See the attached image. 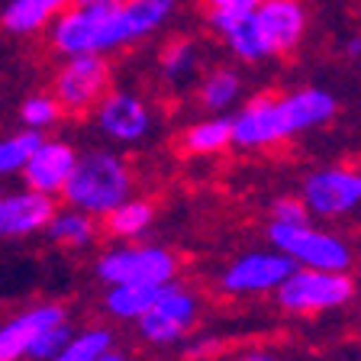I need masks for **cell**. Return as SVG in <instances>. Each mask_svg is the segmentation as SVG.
<instances>
[{
  "mask_svg": "<svg viewBox=\"0 0 361 361\" xmlns=\"http://www.w3.org/2000/svg\"><path fill=\"white\" fill-rule=\"evenodd\" d=\"M61 190L84 210L106 213L123 203L129 190V174L113 155H87L84 161H75Z\"/></svg>",
  "mask_w": 361,
  "mask_h": 361,
  "instance_id": "obj_1",
  "label": "cell"
},
{
  "mask_svg": "<svg viewBox=\"0 0 361 361\" xmlns=\"http://www.w3.org/2000/svg\"><path fill=\"white\" fill-rule=\"evenodd\" d=\"M110 87V65L97 52L68 55L61 71L55 75V104L61 113L84 116L90 106H97Z\"/></svg>",
  "mask_w": 361,
  "mask_h": 361,
  "instance_id": "obj_2",
  "label": "cell"
},
{
  "mask_svg": "<svg viewBox=\"0 0 361 361\" xmlns=\"http://www.w3.org/2000/svg\"><path fill=\"white\" fill-rule=\"evenodd\" d=\"M355 284L342 271H297L281 281V303L297 313H313L336 303H345L352 297Z\"/></svg>",
  "mask_w": 361,
  "mask_h": 361,
  "instance_id": "obj_3",
  "label": "cell"
},
{
  "mask_svg": "<svg viewBox=\"0 0 361 361\" xmlns=\"http://www.w3.org/2000/svg\"><path fill=\"white\" fill-rule=\"evenodd\" d=\"M252 26L264 55H287L307 30V10L300 0H258Z\"/></svg>",
  "mask_w": 361,
  "mask_h": 361,
  "instance_id": "obj_4",
  "label": "cell"
},
{
  "mask_svg": "<svg viewBox=\"0 0 361 361\" xmlns=\"http://www.w3.org/2000/svg\"><path fill=\"white\" fill-rule=\"evenodd\" d=\"M271 239L278 248H284L287 255L300 258L303 264H310L316 271H345L348 264V248L326 233H313L307 223H274L271 226Z\"/></svg>",
  "mask_w": 361,
  "mask_h": 361,
  "instance_id": "obj_5",
  "label": "cell"
},
{
  "mask_svg": "<svg viewBox=\"0 0 361 361\" xmlns=\"http://www.w3.org/2000/svg\"><path fill=\"white\" fill-rule=\"evenodd\" d=\"M229 126H233V142H239V145H271V142H278V139L293 135L284 97H274V94L255 97L245 106V113H242L239 120L229 123Z\"/></svg>",
  "mask_w": 361,
  "mask_h": 361,
  "instance_id": "obj_6",
  "label": "cell"
},
{
  "mask_svg": "<svg viewBox=\"0 0 361 361\" xmlns=\"http://www.w3.org/2000/svg\"><path fill=\"white\" fill-rule=\"evenodd\" d=\"M100 274L113 284H135V281H155L165 284L174 274V258L161 248H129L113 252L100 262Z\"/></svg>",
  "mask_w": 361,
  "mask_h": 361,
  "instance_id": "obj_7",
  "label": "cell"
},
{
  "mask_svg": "<svg viewBox=\"0 0 361 361\" xmlns=\"http://www.w3.org/2000/svg\"><path fill=\"white\" fill-rule=\"evenodd\" d=\"M361 200V174L319 171L307 180V203L319 216H338Z\"/></svg>",
  "mask_w": 361,
  "mask_h": 361,
  "instance_id": "obj_8",
  "label": "cell"
},
{
  "mask_svg": "<svg viewBox=\"0 0 361 361\" xmlns=\"http://www.w3.org/2000/svg\"><path fill=\"white\" fill-rule=\"evenodd\" d=\"M75 152L68 149V145H36V152H32L30 158H26V180L32 184V190H39V194H52V190H61L65 188L68 174H71V168H75Z\"/></svg>",
  "mask_w": 361,
  "mask_h": 361,
  "instance_id": "obj_9",
  "label": "cell"
},
{
  "mask_svg": "<svg viewBox=\"0 0 361 361\" xmlns=\"http://www.w3.org/2000/svg\"><path fill=\"white\" fill-rule=\"evenodd\" d=\"M290 274V262L281 255H248L226 274V290H271Z\"/></svg>",
  "mask_w": 361,
  "mask_h": 361,
  "instance_id": "obj_10",
  "label": "cell"
},
{
  "mask_svg": "<svg viewBox=\"0 0 361 361\" xmlns=\"http://www.w3.org/2000/svg\"><path fill=\"white\" fill-rule=\"evenodd\" d=\"M55 207L45 194H23V197H7L0 200V235H16L39 229L52 219Z\"/></svg>",
  "mask_w": 361,
  "mask_h": 361,
  "instance_id": "obj_11",
  "label": "cell"
},
{
  "mask_svg": "<svg viewBox=\"0 0 361 361\" xmlns=\"http://www.w3.org/2000/svg\"><path fill=\"white\" fill-rule=\"evenodd\" d=\"M100 123L116 139H135L149 126V110L142 100L129 97V94H106L100 100Z\"/></svg>",
  "mask_w": 361,
  "mask_h": 361,
  "instance_id": "obj_12",
  "label": "cell"
},
{
  "mask_svg": "<svg viewBox=\"0 0 361 361\" xmlns=\"http://www.w3.org/2000/svg\"><path fill=\"white\" fill-rule=\"evenodd\" d=\"M59 319H61L59 307H42V310H32V313L20 316L16 323L4 326V329H0V361H16L32 345V338H36L45 326H55Z\"/></svg>",
  "mask_w": 361,
  "mask_h": 361,
  "instance_id": "obj_13",
  "label": "cell"
},
{
  "mask_svg": "<svg viewBox=\"0 0 361 361\" xmlns=\"http://www.w3.org/2000/svg\"><path fill=\"white\" fill-rule=\"evenodd\" d=\"M68 4L71 0H10L7 10L0 13V23L4 30L26 36V32L42 30L45 23H52Z\"/></svg>",
  "mask_w": 361,
  "mask_h": 361,
  "instance_id": "obj_14",
  "label": "cell"
},
{
  "mask_svg": "<svg viewBox=\"0 0 361 361\" xmlns=\"http://www.w3.org/2000/svg\"><path fill=\"white\" fill-rule=\"evenodd\" d=\"M284 106H287V116H290L293 133H297V129H307V126H316V123L329 120L332 113H336V100H332L326 90H316V87L287 94Z\"/></svg>",
  "mask_w": 361,
  "mask_h": 361,
  "instance_id": "obj_15",
  "label": "cell"
},
{
  "mask_svg": "<svg viewBox=\"0 0 361 361\" xmlns=\"http://www.w3.org/2000/svg\"><path fill=\"white\" fill-rule=\"evenodd\" d=\"M165 290L168 287L155 284V281H135V284H120V290H113L106 303L116 316H142L155 307Z\"/></svg>",
  "mask_w": 361,
  "mask_h": 361,
  "instance_id": "obj_16",
  "label": "cell"
},
{
  "mask_svg": "<svg viewBox=\"0 0 361 361\" xmlns=\"http://www.w3.org/2000/svg\"><path fill=\"white\" fill-rule=\"evenodd\" d=\"M226 142H233V126H229L226 120L197 123L194 129L184 133V149L197 152V155H203V152H216V149H223Z\"/></svg>",
  "mask_w": 361,
  "mask_h": 361,
  "instance_id": "obj_17",
  "label": "cell"
},
{
  "mask_svg": "<svg viewBox=\"0 0 361 361\" xmlns=\"http://www.w3.org/2000/svg\"><path fill=\"white\" fill-rule=\"evenodd\" d=\"M200 7L207 10V20L216 32H229L239 20H245L252 10L258 7V0H200Z\"/></svg>",
  "mask_w": 361,
  "mask_h": 361,
  "instance_id": "obj_18",
  "label": "cell"
},
{
  "mask_svg": "<svg viewBox=\"0 0 361 361\" xmlns=\"http://www.w3.org/2000/svg\"><path fill=\"white\" fill-rule=\"evenodd\" d=\"M149 219H152L149 203H120V207L106 210L104 226L110 229L113 235H135V233H142L145 226H149Z\"/></svg>",
  "mask_w": 361,
  "mask_h": 361,
  "instance_id": "obj_19",
  "label": "cell"
},
{
  "mask_svg": "<svg viewBox=\"0 0 361 361\" xmlns=\"http://www.w3.org/2000/svg\"><path fill=\"white\" fill-rule=\"evenodd\" d=\"M235 94H239V75H235V71H226V68L213 71V75L203 81V90H200L203 104L210 106V110L229 106L235 100Z\"/></svg>",
  "mask_w": 361,
  "mask_h": 361,
  "instance_id": "obj_20",
  "label": "cell"
},
{
  "mask_svg": "<svg viewBox=\"0 0 361 361\" xmlns=\"http://www.w3.org/2000/svg\"><path fill=\"white\" fill-rule=\"evenodd\" d=\"M197 65V52L194 45L188 39H174V42L165 45V52H161V68H165L171 78H184L190 75Z\"/></svg>",
  "mask_w": 361,
  "mask_h": 361,
  "instance_id": "obj_21",
  "label": "cell"
},
{
  "mask_svg": "<svg viewBox=\"0 0 361 361\" xmlns=\"http://www.w3.org/2000/svg\"><path fill=\"white\" fill-rule=\"evenodd\" d=\"M42 142L36 133H23L10 142H0V171H13V168L26 165V158L36 152V145Z\"/></svg>",
  "mask_w": 361,
  "mask_h": 361,
  "instance_id": "obj_22",
  "label": "cell"
},
{
  "mask_svg": "<svg viewBox=\"0 0 361 361\" xmlns=\"http://www.w3.org/2000/svg\"><path fill=\"white\" fill-rule=\"evenodd\" d=\"M190 323H180V319H171V316L158 313V310H149V313H142V332L152 338V342H174V338L180 336V332L188 329Z\"/></svg>",
  "mask_w": 361,
  "mask_h": 361,
  "instance_id": "obj_23",
  "label": "cell"
},
{
  "mask_svg": "<svg viewBox=\"0 0 361 361\" xmlns=\"http://www.w3.org/2000/svg\"><path fill=\"white\" fill-rule=\"evenodd\" d=\"M106 342H110L106 332H87V336H81L68 348H61V355L55 361H94L106 348Z\"/></svg>",
  "mask_w": 361,
  "mask_h": 361,
  "instance_id": "obj_24",
  "label": "cell"
},
{
  "mask_svg": "<svg viewBox=\"0 0 361 361\" xmlns=\"http://www.w3.org/2000/svg\"><path fill=\"white\" fill-rule=\"evenodd\" d=\"M152 310L171 316V319H180V323H190V319H194V300H190L188 293L174 290V287H168V290L158 297V303Z\"/></svg>",
  "mask_w": 361,
  "mask_h": 361,
  "instance_id": "obj_25",
  "label": "cell"
},
{
  "mask_svg": "<svg viewBox=\"0 0 361 361\" xmlns=\"http://www.w3.org/2000/svg\"><path fill=\"white\" fill-rule=\"evenodd\" d=\"M52 239L59 242H75V245H81V242L90 239V223L84 216H61V219H52Z\"/></svg>",
  "mask_w": 361,
  "mask_h": 361,
  "instance_id": "obj_26",
  "label": "cell"
},
{
  "mask_svg": "<svg viewBox=\"0 0 361 361\" xmlns=\"http://www.w3.org/2000/svg\"><path fill=\"white\" fill-rule=\"evenodd\" d=\"M59 104H55V97H32L26 100V106H23V120L30 123L32 129L36 126H49V123L59 120Z\"/></svg>",
  "mask_w": 361,
  "mask_h": 361,
  "instance_id": "obj_27",
  "label": "cell"
},
{
  "mask_svg": "<svg viewBox=\"0 0 361 361\" xmlns=\"http://www.w3.org/2000/svg\"><path fill=\"white\" fill-rule=\"evenodd\" d=\"M65 342H68V329L55 323V326H45V329L32 338V345L26 348V352H32L36 358H49V355H55Z\"/></svg>",
  "mask_w": 361,
  "mask_h": 361,
  "instance_id": "obj_28",
  "label": "cell"
},
{
  "mask_svg": "<svg viewBox=\"0 0 361 361\" xmlns=\"http://www.w3.org/2000/svg\"><path fill=\"white\" fill-rule=\"evenodd\" d=\"M274 213H278V223H297V226L307 223V210L297 200H278L274 203Z\"/></svg>",
  "mask_w": 361,
  "mask_h": 361,
  "instance_id": "obj_29",
  "label": "cell"
},
{
  "mask_svg": "<svg viewBox=\"0 0 361 361\" xmlns=\"http://www.w3.org/2000/svg\"><path fill=\"white\" fill-rule=\"evenodd\" d=\"M94 361H123V358H120V355H113V352H106V348H104V352H100Z\"/></svg>",
  "mask_w": 361,
  "mask_h": 361,
  "instance_id": "obj_30",
  "label": "cell"
},
{
  "mask_svg": "<svg viewBox=\"0 0 361 361\" xmlns=\"http://www.w3.org/2000/svg\"><path fill=\"white\" fill-rule=\"evenodd\" d=\"M348 52H352V55L361 52V39H352V42H348Z\"/></svg>",
  "mask_w": 361,
  "mask_h": 361,
  "instance_id": "obj_31",
  "label": "cell"
},
{
  "mask_svg": "<svg viewBox=\"0 0 361 361\" xmlns=\"http://www.w3.org/2000/svg\"><path fill=\"white\" fill-rule=\"evenodd\" d=\"M245 361H271V358H262V355H258V358H245Z\"/></svg>",
  "mask_w": 361,
  "mask_h": 361,
  "instance_id": "obj_32",
  "label": "cell"
},
{
  "mask_svg": "<svg viewBox=\"0 0 361 361\" xmlns=\"http://www.w3.org/2000/svg\"><path fill=\"white\" fill-rule=\"evenodd\" d=\"M71 4H94V0H71Z\"/></svg>",
  "mask_w": 361,
  "mask_h": 361,
  "instance_id": "obj_33",
  "label": "cell"
}]
</instances>
